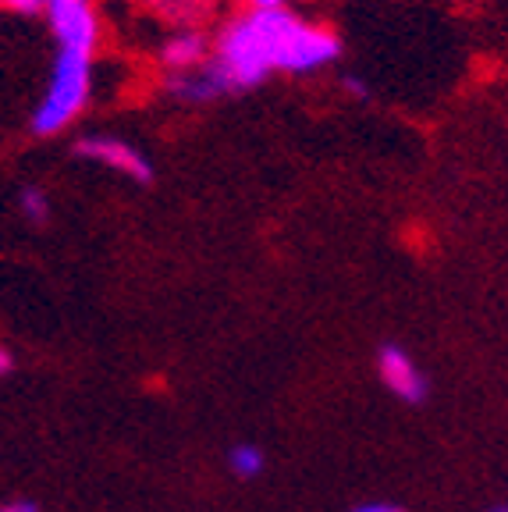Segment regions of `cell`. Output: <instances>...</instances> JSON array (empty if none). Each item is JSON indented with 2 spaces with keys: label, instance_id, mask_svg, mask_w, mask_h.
<instances>
[{
  "label": "cell",
  "instance_id": "obj_7",
  "mask_svg": "<svg viewBox=\"0 0 508 512\" xmlns=\"http://www.w3.org/2000/svg\"><path fill=\"white\" fill-rule=\"evenodd\" d=\"M231 470L239 473V477H256L263 470V452L253 445H239L231 452Z\"/></svg>",
  "mask_w": 508,
  "mask_h": 512
},
{
  "label": "cell",
  "instance_id": "obj_11",
  "mask_svg": "<svg viewBox=\"0 0 508 512\" xmlns=\"http://www.w3.org/2000/svg\"><path fill=\"white\" fill-rule=\"evenodd\" d=\"M352 512H402L398 505H388V502H370V505H356Z\"/></svg>",
  "mask_w": 508,
  "mask_h": 512
},
{
  "label": "cell",
  "instance_id": "obj_5",
  "mask_svg": "<svg viewBox=\"0 0 508 512\" xmlns=\"http://www.w3.org/2000/svg\"><path fill=\"white\" fill-rule=\"evenodd\" d=\"M160 61L175 75L196 72V68H203L210 61V40L196 29H182L160 47Z\"/></svg>",
  "mask_w": 508,
  "mask_h": 512
},
{
  "label": "cell",
  "instance_id": "obj_1",
  "mask_svg": "<svg viewBox=\"0 0 508 512\" xmlns=\"http://www.w3.org/2000/svg\"><path fill=\"white\" fill-rule=\"evenodd\" d=\"M89 79H93V57L79 50H61L50 72V86L43 93L40 107L32 114V132L36 136H57L61 128L75 121V114L89 100Z\"/></svg>",
  "mask_w": 508,
  "mask_h": 512
},
{
  "label": "cell",
  "instance_id": "obj_3",
  "mask_svg": "<svg viewBox=\"0 0 508 512\" xmlns=\"http://www.w3.org/2000/svg\"><path fill=\"white\" fill-rule=\"evenodd\" d=\"M75 153L86 160H96V164H104V168H111V171H118V175H128L132 182L146 185L153 178L150 160L135 150V146H128L125 139L89 136V139H79V143H75Z\"/></svg>",
  "mask_w": 508,
  "mask_h": 512
},
{
  "label": "cell",
  "instance_id": "obj_13",
  "mask_svg": "<svg viewBox=\"0 0 508 512\" xmlns=\"http://www.w3.org/2000/svg\"><path fill=\"white\" fill-rule=\"evenodd\" d=\"M0 512H36L32 502H11V505H0Z\"/></svg>",
  "mask_w": 508,
  "mask_h": 512
},
{
  "label": "cell",
  "instance_id": "obj_12",
  "mask_svg": "<svg viewBox=\"0 0 508 512\" xmlns=\"http://www.w3.org/2000/svg\"><path fill=\"white\" fill-rule=\"evenodd\" d=\"M345 89H349L352 96H359V100H366V96H370V89L363 86V79H352V75L345 79Z\"/></svg>",
  "mask_w": 508,
  "mask_h": 512
},
{
  "label": "cell",
  "instance_id": "obj_14",
  "mask_svg": "<svg viewBox=\"0 0 508 512\" xmlns=\"http://www.w3.org/2000/svg\"><path fill=\"white\" fill-rule=\"evenodd\" d=\"M8 370H11V356L4 349H0V374H8Z\"/></svg>",
  "mask_w": 508,
  "mask_h": 512
},
{
  "label": "cell",
  "instance_id": "obj_2",
  "mask_svg": "<svg viewBox=\"0 0 508 512\" xmlns=\"http://www.w3.org/2000/svg\"><path fill=\"white\" fill-rule=\"evenodd\" d=\"M47 18L54 29V40L61 50H79L93 57L100 43V18L93 4H72V0H47Z\"/></svg>",
  "mask_w": 508,
  "mask_h": 512
},
{
  "label": "cell",
  "instance_id": "obj_4",
  "mask_svg": "<svg viewBox=\"0 0 508 512\" xmlns=\"http://www.w3.org/2000/svg\"><path fill=\"white\" fill-rule=\"evenodd\" d=\"M377 367H381V377L388 384V392L398 395L402 402H423L427 399V377L423 370L413 363V356L398 345H384L381 356H377Z\"/></svg>",
  "mask_w": 508,
  "mask_h": 512
},
{
  "label": "cell",
  "instance_id": "obj_6",
  "mask_svg": "<svg viewBox=\"0 0 508 512\" xmlns=\"http://www.w3.org/2000/svg\"><path fill=\"white\" fill-rule=\"evenodd\" d=\"M150 4L167 18H178V22H196L199 15H207L214 0H150Z\"/></svg>",
  "mask_w": 508,
  "mask_h": 512
},
{
  "label": "cell",
  "instance_id": "obj_8",
  "mask_svg": "<svg viewBox=\"0 0 508 512\" xmlns=\"http://www.w3.org/2000/svg\"><path fill=\"white\" fill-rule=\"evenodd\" d=\"M18 207H22V214L29 217V221L43 224L50 217V207H47V196H43L36 185H29V189H22V196H18Z\"/></svg>",
  "mask_w": 508,
  "mask_h": 512
},
{
  "label": "cell",
  "instance_id": "obj_16",
  "mask_svg": "<svg viewBox=\"0 0 508 512\" xmlns=\"http://www.w3.org/2000/svg\"><path fill=\"white\" fill-rule=\"evenodd\" d=\"M491 512H508V509H491Z\"/></svg>",
  "mask_w": 508,
  "mask_h": 512
},
{
  "label": "cell",
  "instance_id": "obj_10",
  "mask_svg": "<svg viewBox=\"0 0 508 512\" xmlns=\"http://www.w3.org/2000/svg\"><path fill=\"white\" fill-rule=\"evenodd\" d=\"M249 11H285V0H246Z\"/></svg>",
  "mask_w": 508,
  "mask_h": 512
},
{
  "label": "cell",
  "instance_id": "obj_15",
  "mask_svg": "<svg viewBox=\"0 0 508 512\" xmlns=\"http://www.w3.org/2000/svg\"><path fill=\"white\" fill-rule=\"evenodd\" d=\"M72 4H89V0H72Z\"/></svg>",
  "mask_w": 508,
  "mask_h": 512
},
{
  "label": "cell",
  "instance_id": "obj_9",
  "mask_svg": "<svg viewBox=\"0 0 508 512\" xmlns=\"http://www.w3.org/2000/svg\"><path fill=\"white\" fill-rule=\"evenodd\" d=\"M4 8L18 11V15H36V11H47V0H0Z\"/></svg>",
  "mask_w": 508,
  "mask_h": 512
}]
</instances>
